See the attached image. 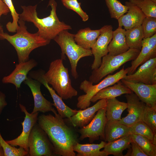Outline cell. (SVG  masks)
<instances>
[{
  "label": "cell",
  "instance_id": "obj_38",
  "mask_svg": "<svg viewBox=\"0 0 156 156\" xmlns=\"http://www.w3.org/2000/svg\"><path fill=\"white\" fill-rule=\"evenodd\" d=\"M10 12V10L7 5L3 1V0H0V18L2 15H7ZM0 31H3L0 23Z\"/></svg>",
  "mask_w": 156,
  "mask_h": 156
},
{
  "label": "cell",
  "instance_id": "obj_21",
  "mask_svg": "<svg viewBox=\"0 0 156 156\" xmlns=\"http://www.w3.org/2000/svg\"><path fill=\"white\" fill-rule=\"evenodd\" d=\"M125 30L122 27L118 26L116 30L113 31L112 38L108 47V52L110 55H119L129 49L126 41Z\"/></svg>",
  "mask_w": 156,
  "mask_h": 156
},
{
  "label": "cell",
  "instance_id": "obj_3",
  "mask_svg": "<svg viewBox=\"0 0 156 156\" xmlns=\"http://www.w3.org/2000/svg\"><path fill=\"white\" fill-rule=\"evenodd\" d=\"M16 33L10 35L3 31H0V39H5L16 50L18 63L29 60V55L34 49L49 44L50 41L40 36L37 32L31 33L27 30L25 21L19 18Z\"/></svg>",
  "mask_w": 156,
  "mask_h": 156
},
{
  "label": "cell",
  "instance_id": "obj_15",
  "mask_svg": "<svg viewBox=\"0 0 156 156\" xmlns=\"http://www.w3.org/2000/svg\"><path fill=\"white\" fill-rule=\"evenodd\" d=\"M127 101L128 114L118 122L129 127L137 121L141 120L145 103L142 101L132 92L125 95Z\"/></svg>",
  "mask_w": 156,
  "mask_h": 156
},
{
  "label": "cell",
  "instance_id": "obj_16",
  "mask_svg": "<svg viewBox=\"0 0 156 156\" xmlns=\"http://www.w3.org/2000/svg\"><path fill=\"white\" fill-rule=\"evenodd\" d=\"M156 57V34L151 37L144 38L142 48L137 57L132 61L131 66L127 68V75L131 74L137 68L149 60Z\"/></svg>",
  "mask_w": 156,
  "mask_h": 156
},
{
  "label": "cell",
  "instance_id": "obj_42",
  "mask_svg": "<svg viewBox=\"0 0 156 156\" xmlns=\"http://www.w3.org/2000/svg\"><path fill=\"white\" fill-rule=\"evenodd\" d=\"M0 156H4V151L1 147H0Z\"/></svg>",
  "mask_w": 156,
  "mask_h": 156
},
{
  "label": "cell",
  "instance_id": "obj_33",
  "mask_svg": "<svg viewBox=\"0 0 156 156\" xmlns=\"http://www.w3.org/2000/svg\"><path fill=\"white\" fill-rule=\"evenodd\" d=\"M141 120L145 123L154 133H156V109L145 104Z\"/></svg>",
  "mask_w": 156,
  "mask_h": 156
},
{
  "label": "cell",
  "instance_id": "obj_19",
  "mask_svg": "<svg viewBox=\"0 0 156 156\" xmlns=\"http://www.w3.org/2000/svg\"><path fill=\"white\" fill-rule=\"evenodd\" d=\"M37 64L34 59L18 63L16 64L15 68L9 75L3 78V83H12L17 89L20 88L21 83L27 79L29 72Z\"/></svg>",
  "mask_w": 156,
  "mask_h": 156
},
{
  "label": "cell",
  "instance_id": "obj_24",
  "mask_svg": "<svg viewBox=\"0 0 156 156\" xmlns=\"http://www.w3.org/2000/svg\"><path fill=\"white\" fill-rule=\"evenodd\" d=\"M104 134L105 140L112 141L129 135V127L118 121H107Z\"/></svg>",
  "mask_w": 156,
  "mask_h": 156
},
{
  "label": "cell",
  "instance_id": "obj_44",
  "mask_svg": "<svg viewBox=\"0 0 156 156\" xmlns=\"http://www.w3.org/2000/svg\"><path fill=\"white\" fill-rule=\"evenodd\" d=\"M1 147V145L0 144V147Z\"/></svg>",
  "mask_w": 156,
  "mask_h": 156
},
{
  "label": "cell",
  "instance_id": "obj_7",
  "mask_svg": "<svg viewBox=\"0 0 156 156\" xmlns=\"http://www.w3.org/2000/svg\"><path fill=\"white\" fill-rule=\"evenodd\" d=\"M127 73V68L125 69L123 67L119 71L113 75H108L103 80L94 85L89 81L84 80L81 83L79 88L85 94L80 95L78 98L77 107L82 109L89 107L91 104V99L98 92L116 83L125 77Z\"/></svg>",
  "mask_w": 156,
  "mask_h": 156
},
{
  "label": "cell",
  "instance_id": "obj_18",
  "mask_svg": "<svg viewBox=\"0 0 156 156\" xmlns=\"http://www.w3.org/2000/svg\"><path fill=\"white\" fill-rule=\"evenodd\" d=\"M107 99H102L92 106L78 111L74 115L67 119L68 123L75 127L82 128L88 124L92 119L96 112L106 106Z\"/></svg>",
  "mask_w": 156,
  "mask_h": 156
},
{
  "label": "cell",
  "instance_id": "obj_10",
  "mask_svg": "<svg viewBox=\"0 0 156 156\" xmlns=\"http://www.w3.org/2000/svg\"><path fill=\"white\" fill-rule=\"evenodd\" d=\"M100 29L101 33L91 49L94 57L91 66L92 70L97 68L100 66L102 57L108 54V47L112 37L113 31L112 25H105Z\"/></svg>",
  "mask_w": 156,
  "mask_h": 156
},
{
  "label": "cell",
  "instance_id": "obj_32",
  "mask_svg": "<svg viewBox=\"0 0 156 156\" xmlns=\"http://www.w3.org/2000/svg\"><path fill=\"white\" fill-rule=\"evenodd\" d=\"M129 134H135L145 137L152 140L155 133L142 120L138 121L129 127Z\"/></svg>",
  "mask_w": 156,
  "mask_h": 156
},
{
  "label": "cell",
  "instance_id": "obj_12",
  "mask_svg": "<svg viewBox=\"0 0 156 156\" xmlns=\"http://www.w3.org/2000/svg\"><path fill=\"white\" fill-rule=\"evenodd\" d=\"M133 74L122 78L129 81L148 85L156 84V57L141 65Z\"/></svg>",
  "mask_w": 156,
  "mask_h": 156
},
{
  "label": "cell",
  "instance_id": "obj_4",
  "mask_svg": "<svg viewBox=\"0 0 156 156\" xmlns=\"http://www.w3.org/2000/svg\"><path fill=\"white\" fill-rule=\"evenodd\" d=\"M42 76L62 99H71L77 95L78 92L72 86L68 68L64 66L62 59L51 62L47 72H42Z\"/></svg>",
  "mask_w": 156,
  "mask_h": 156
},
{
  "label": "cell",
  "instance_id": "obj_6",
  "mask_svg": "<svg viewBox=\"0 0 156 156\" xmlns=\"http://www.w3.org/2000/svg\"><path fill=\"white\" fill-rule=\"evenodd\" d=\"M140 50L129 49L126 52L116 55L109 54L103 56L100 66L93 70L89 80L93 84L97 83L106 76L112 74L128 61L135 60Z\"/></svg>",
  "mask_w": 156,
  "mask_h": 156
},
{
  "label": "cell",
  "instance_id": "obj_27",
  "mask_svg": "<svg viewBox=\"0 0 156 156\" xmlns=\"http://www.w3.org/2000/svg\"><path fill=\"white\" fill-rule=\"evenodd\" d=\"M106 143L101 141L99 144H81L77 143L73 147V150L77 153V156H107L108 155L103 151Z\"/></svg>",
  "mask_w": 156,
  "mask_h": 156
},
{
  "label": "cell",
  "instance_id": "obj_30",
  "mask_svg": "<svg viewBox=\"0 0 156 156\" xmlns=\"http://www.w3.org/2000/svg\"><path fill=\"white\" fill-rule=\"evenodd\" d=\"M111 17L118 20L127 13L128 7L118 0H105Z\"/></svg>",
  "mask_w": 156,
  "mask_h": 156
},
{
  "label": "cell",
  "instance_id": "obj_11",
  "mask_svg": "<svg viewBox=\"0 0 156 156\" xmlns=\"http://www.w3.org/2000/svg\"><path fill=\"white\" fill-rule=\"evenodd\" d=\"M21 111L25 114L24 119L21 122L23 127L22 131L20 135L16 138L6 142L13 146H18L22 147L26 151H29L28 140L32 129L37 121L39 112L34 113H29L26 107L19 104Z\"/></svg>",
  "mask_w": 156,
  "mask_h": 156
},
{
  "label": "cell",
  "instance_id": "obj_39",
  "mask_svg": "<svg viewBox=\"0 0 156 156\" xmlns=\"http://www.w3.org/2000/svg\"><path fill=\"white\" fill-rule=\"evenodd\" d=\"M5 94L0 92V115L4 107L7 105Z\"/></svg>",
  "mask_w": 156,
  "mask_h": 156
},
{
  "label": "cell",
  "instance_id": "obj_26",
  "mask_svg": "<svg viewBox=\"0 0 156 156\" xmlns=\"http://www.w3.org/2000/svg\"><path fill=\"white\" fill-rule=\"evenodd\" d=\"M127 108V103L121 102L116 98L107 99L105 106L107 121H118L123 112Z\"/></svg>",
  "mask_w": 156,
  "mask_h": 156
},
{
  "label": "cell",
  "instance_id": "obj_41",
  "mask_svg": "<svg viewBox=\"0 0 156 156\" xmlns=\"http://www.w3.org/2000/svg\"><path fill=\"white\" fill-rule=\"evenodd\" d=\"M151 141L153 144L155 146H156V133L154 134L153 137Z\"/></svg>",
  "mask_w": 156,
  "mask_h": 156
},
{
  "label": "cell",
  "instance_id": "obj_9",
  "mask_svg": "<svg viewBox=\"0 0 156 156\" xmlns=\"http://www.w3.org/2000/svg\"><path fill=\"white\" fill-rule=\"evenodd\" d=\"M105 113V107L100 109L91 121L78 130L81 134L80 140L88 138L90 143L99 138L104 140L105 129L107 121Z\"/></svg>",
  "mask_w": 156,
  "mask_h": 156
},
{
  "label": "cell",
  "instance_id": "obj_1",
  "mask_svg": "<svg viewBox=\"0 0 156 156\" xmlns=\"http://www.w3.org/2000/svg\"><path fill=\"white\" fill-rule=\"evenodd\" d=\"M54 115H40L38 125L47 135L55 155L75 156L73 147L78 143L77 135L58 114Z\"/></svg>",
  "mask_w": 156,
  "mask_h": 156
},
{
  "label": "cell",
  "instance_id": "obj_2",
  "mask_svg": "<svg viewBox=\"0 0 156 156\" xmlns=\"http://www.w3.org/2000/svg\"><path fill=\"white\" fill-rule=\"evenodd\" d=\"M48 6L51 7V10L47 17L40 18L38 16L37 5L21 6L23 12L19 16L25 21L33 23L38 29L37 33L38 35L51 41L61 31L72 28L70 26L59 20L56 12L57 4L55 0H49Z\"/></svg>",
  "mask_w": 156,
  "mask_h": 156
},
{
  "label": "cell",
  "instance_id": "obj_37",
  "mask_svg": "<svg viewBox=\"0 0 156 156\" xmlns=\"http://www.w3.org/2000/svg\"><path fill=\"white\" fill-rule=\"evenodd\" d=\"M130 144L132 151L129 156H147L140 147L136 143L131 141Z\"/></svg>",
  "mask_w": 156,
  "mask_h": 156
},
{
  "label": "cell",
  "instance_id": "obj_43",
  "mask_svg": "<svg viewBox=\"0 0 156 156\" xmlns=\"http://www.w3.org/2000/svg\"><path fill=\"white\" fill-rule=\"evenodd\" d=\"M149 0L151 1L154 3H156V0Z\"/></svg>",
  "mask_w": 156,
  "mask_h": 156
},
{
  "label": "cell",
  "instance_id": "obj_23",
  "mask_svg": "<svg viewBox=\"0 0 156 156\" xmlns=\"http://www.w3.org/2000/svg\"><path fill=\"white\" fill-rule=\"evenodd\" d=\"M101 32V29L92 30L86 27L80 29L75 34V40L77 44L83 48L91 49Z\"/></svg>",
  "mask_w": 156,
  "mask_h": 156
},
{
  "label": "cell",
  "instance_id": "obj_13",
  "mask_svg": "<svg viewBox=\"0 0 156 156\" xmlns=\"http://www.w3.org/2000/svg\"><path fill=\"white\" fill-rule=\"evenodd\" d=\"M42 71H33L31 73L30 76L32 78L43 84L47 89L53 99L54 103L53 105L55 107L58 114L62 118H69L75 115L78 110L72 109L64 103L62 98L45 80L42 77Z\"/></svg>",
  "mask_w": 156,
  "mask_h": 156
},
{
  "label": "cell",
  "instance_id": "obj_25",
  "mask_svg": "<svg viewBox=\"0 0 156 156\" xmlns=\"http://www.w3.org/2000/svg\"><path fill=\"white\" fill-rule=\"evenodd\" d=\"M131 142L129 135L120 138L114 141L106 143L103 150L108 155H112L115 156H123V151L131 147Z\"/></svg>",
  "mask_w": 156,
  "mask_h": 156
},
{
  "label": "cell",
  "instance_id": "obj_28",
  "mask_svg": "<svg viewBox=\"0 0 156 156\" xmlns=\"http://www.w3.org/2000/svg\"><path fill=\"white\" fill-rule=\"evenodd\" d=\"M125 35L127 43L129 49L141 50L144 38L141 25L126 30Z\"/></svg>",
  "mask_w": 156,
  "mask_h": 156
},
{
  "label": "cell",
  "instance_id": "obj_29",
  "mask_svg": "<svg viewBox=\"0 0 156 156\" xmlns=\"http://www.w3.org/2000/svg\"><path fill=\"white\" fill-rule=\"evenodd\" d=\"M130 135L131 141L138 144L147 156H156V146L153 144L151 140L141 135Z\"/></svg>",
  "mask_w": 156,
  "mask_h": 156
},
{
  "label": "cell",
  "instance_id": "obj_17",
  "mask_svg": "<svg viewBox=\"0 0 156 156\" xmlns=\"http://www.w3.org/2000/svg\"><path fill=\"white\" fill-rule=\"evenodd\" d=\"M25 83L30 88L34 98V106L31 113L39 112L44 113L52 112L54 114L57 113L53 107V103L46 99L42 94L41 83L39 81L27 77Z\"/></svg>",
  "mask_w": 156,
  "mask_h": 156
},
{
  "label": "cell",
  "instance_id": "obj_40",
  "mask_svg": "<svg viewBox=\"0 0 156 156\" xmlns=\"http://www.w3.org/2000/svg\"><path fill=\"white\" fill-rule=\"evenodd\" d=\"M3 1L9 8H11L13 6L12 0H3Z\"/></svg>",
  "mask_w": 156,
  "mask_h": 156
},
{
  "label": "cell",
  "instance_id": "obj_45",
  "mask_svg": "<svg viewBox=\"0 0 156 156\" xmlns=\"http://www.w3.org/2000/svg\"></svg>",
  "mask_w": 156,
  "mask_h": 156
},
{
  "label": "cell",
  "instance_id": "obj_36",
  "mask_svg": "<svg viewBox=\"0 0 156 156\" xmlns=\"http://www.w3.org/2000/svg\"><path fill=\"white\" fill-rule=\"evenodd\" d=\"M62 2L66 8L77 13L81 17L83 21L88 20V15L82 9L81 3L78 2L77 0H62Z\"/></svg>",
  "mask_w": 156,
  "mask_h": 156
},
{
  "label": "cell",
  "instance_id": "obj_8",
  "mask_svg": "<svg viewBox=\"0 0 156 156\" xmlns=\"http://www.w3.org/2000/svg\"><path fill=\"white\" fill-rule=\"evenodd\" d=\"M29 156L55 155L53 147L47 135L37 123L33 127L28 140Z\"/></svg>",
  "mask_w": 156,
  "mask_h": 156
},
{
  "label": "cell",
  "instance_id": "obj_20",
  "mask_svg": "<svg viewBox=\"0 0 156 156\" xmlns=\"http://www.w3.org/2000/svg\"><path fill=\"white\" fill-rule=\"evenodd\" d=\"M128 8L127 14L118 19V26L123 27L126 30L141 25L146 17L141 10L129 1L125 2Z\"/></svg>",
  "mask_w": 156,
  "mask_h": 156
},
{
  "label": "cell",
  "instance_id": "obj_34",
  "mask_svg": "<svg viewBox=\"0 0 156 156\" xmlns=\"http://www.w3.org/2000/svg\"><path fill=\"white\" fill-rule=\"evenodd\" d=\"M0 144L3 149L4 156H28V152L22 147L17 148L8 143L2 137L0 132Z\"/></svg>",
  "mask_w": 156,
  "mask_h": 156
},
{
  "label": "cell",
  "instance_id": "obj_31",
  "mask_svg": "<svg viewBox=\"0 0 156 156\" xmlns=\"http://www.w3.org/2000/svg\"><path fill=\"white\" fill-rule=\"evenodd\" d=\"M138 7L146 17L156 18V3L149 0H129Z\"/></svg>",
  "mask_w": 156,
  "mask_h": 156
},
{
  "label": "cell",
  "instance_id": "obj_35",
  "mask_svg": "<svg viewBox=\"0 0 156 156\" xmlns=\"http://www.w3.org/2000/svg\"><path fill=\"white\" fill-rule=\"evenodd\" d=\"M141 26L144 38L152 37L156 34V18L146 17Z\"/></svg>",
  "mask_w": 156,
  "mask_h": 156
},
{
  "label": "cell",
  "instance_id": "obj_22",
  "mask_svg": "<svg viewBox=\"0 0 156 156\" xmlns=\"http://www.w3.org/2000/svg\"><path fill=\"white\" fill-rule=\"evenodd\" d=\"M112 86H109L101 90L90 100L93 103L102 99L115 98L123 94H130L132 91L120 81Z\"/></svg>",
  "mask_w": 156,
  "mask_h": 156
},
{
  "label": "cell",
  "instance_id": "obj_5",
  "mask_svg": "<svg viewBox=\"0 0 156 156\" xmlns=\"http://www.w3.org/2000/svg\"><path fill=\"white\" fill-rule=\"evenodd\" d=\"M75 34L70 33L68 30L60 32L53 39L60 47L63 60L66 55L69 61L71 66V72L75 79L78 78L79 75L77 68L78 63L81 58L92 56L91 49L83 48L77 44L74 39Z\"/></svg>",
  "mask_w": 156,
  "mask_h": 156
},
{
  "label": "cell",
  "instance_id": "obj_14",
  "mask_svg": "<svg viewBox=\"0 0 156 156\" xmlns=\"http://www.w3.org/2000/svg\"><path fill=\"white\" fill-rule=\"evenodd\" d=\"M121 82L146 104L156 109V84L148 85L134 82L122 79Z\"/></svg>",
  "mask_w": 156,
  "mask_h": 156
}]
</instances>
